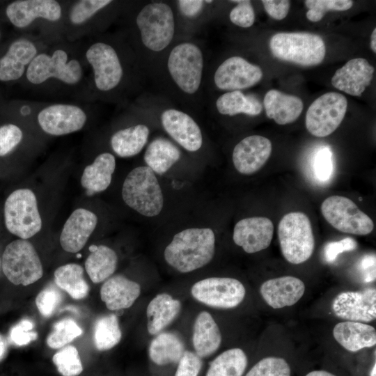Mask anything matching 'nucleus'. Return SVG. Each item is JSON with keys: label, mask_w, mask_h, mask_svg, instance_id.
Segmentation results:
<instances>
[{"label": "nucleus", "mask_w": 376, "mask_h": 376, "mask_svg": "<svg viewBox=\"0 0 376 376\" xmlns=\"http://www.w3.org/2000/svg\"><path fill=\"white\" fill-rule=\"evenodd\" d=\"M335 340L349 352H356L376 344L375 329L368 324L345 321L335 325L333 329Z\"/></svg>", "instance_id": "obj_27"}, {"label": "nucleus", "mask_w": 376, "mask_h": 376, "mask_svg": "<svg viewBox=\"0 0 376 376\" xmlns=\"http://www.w3.org/2000/svg\"><path fill=\"white\" fill-rule=\"evenodd\" d=\"M203 361L195 352L185 351L178 363L174 376H198Z\"/></svg>", "instance_id": "obj_49"}, {"label": "nucleus", "mask_w": 376, "mask_h": 376, "mask_svg": "<svg viewBox=\"0 0 376 376\" xmlns=\"http://www.w3.org/2000/svg\"><path fill=\"white\" fill-rule=\"evenodd\" d=\"M38 123L47 134L62 136L77 132L84 126L87 116L79 107L70 104H54L42 109Z\"/></svg>", "instance_id": "obj_14"}, {"label": "nucleus", "mask_w": 376, "mask_h": 376, "mask_svg": "<svg viewBox=\"0 0 376 376\" xmlns=\"http://www.w3.org/2000/svg\"><path fill=\"white\" fill-rule=\"evenodd\" d=\"M161 120L165 131L185 150L195 152L202 146L201 129L188 114L169 109L162 113Z\"/></svg>", "instance_id": "obj_22"}, {"label": "nucleus", "mask_w": 376, "mask_h": 376, "mask_svg": "<svg viewBox=\"0 0 376 376\" xmlns=\"http://www.w3.org/2000/svg\"><path fill=\"white\" fill-rule=\"evenodd\" d=\"M7 352V344L5 338L0 335V361L4 358Z\"/></svg>", "instance_id": "obj_55"}, {"label": "nucleus", "mask_w": 376, "mask_h": 376, "mask_svg": "<svg viewBox=\"0 0 376 376\" xmlns=\"http://www.w3.org/2000/svg\"><path fill=\"white\" fill-rule=\"evenodd\" d=\"M86 58L92 67L94 82L100 91H109L120 82L123 71L116 50L109 45L97 42L86 50Z\"/></svg>", "instance_id": "obj_13"}, {"label": "nucleus", "mask_w": 376, "mask_h": 376, "mask_svg": "<svg viewBox=\"0 0 376 376\" xmlns=\"http://www.w3.org/2000/svg\"><path fill=\"white\" fill-rule=\"evenodd\" d=\"M97 217L93 212L78 208L74 210L65 222L59 241L63 249L77 253L83 249L94 231Z\"/></svg>", "instance_id": "obj_21"}, {"label": "nucleus", "mask_w": 376, "mask_h": 376, "mask_svg": "<svg viewBox=\"0 0 376 376\" xmlns=\"http://www.w3.org/2000/svg\"><path fill=\"white\" fill-rule=\"evenodd\" d=\"M136 22L142 42L152 51L163 50L173 38V13L171 7L164 3L147 4L139 13Z\"/></svg>", "instance_id": "obj_7"}, {"label": "nucleus", "mask_w": 376, "mask_h": 376, "mask_svg": "<svg viewBox=\"0 0 376 376\" xmlns=\"http://www.w3.org/2000/svg\"><path fill=\"white\" fill-rule=\"evenodd\" d=\"M274 234L272 221L264 217H252L240 220L233 229V239L235 244L248 253L267 249Z\"/></svg>", "instance_id": "obj_18"}, {"label": "nucleus", "mask_w": 376, "mask_h": 376, "mask_svg": "<svg viewBox=\"0 0 376 376\" xmlns=\"http://www.w3.org/2000/svg\"><path fill=\"white\" fill-rule=\"evenodd\" d=\"M91 253L85 261V269L91 279L98 283L108 279L117 267L118 256L110 247L105 245L92 246Z\"/></svg>", "instance_id": "obj_32"}, {"label": "nucleus", "mask_w": 376, "mask_h": 376, "mask_svg": "<svg viewBox=\"0 0 376 376\" xmlns=\"http://www.w3.org/2000/svg\"><path fill=\"white\" fill-rule=\"evenodd\" d=\"M204 2H206V3H212V1H204Z\"/></svg>", "instance_id": "obj_58"}, {"label": "nucleus", "mask_w": 376, "mask_h": 376, "mask_svg": "<svg viewBox=\"0 0 376 376\" xmlns=\"http://www.w3.org/2000/svg\"><path fill=\"white\" fill-rule=\"evenodd\" d=\"M278 236L282 254L288 262L301 264L312 256L315 240L306 214L292 212L284 215L278 226Z\"/></svg>", "instance_id": "obj_4"}, {"label": "nucleus", "mask_w": 376, "mask_h": 376, "mask_svg": "<svg viewBox=\"0 0 376 376\" xmlns=\"http://www.w3.org/2000/svg\"><path fill=\"white\" fill-rule=\"evenodd\" d=\"M370 376H376V363L375 362L374 363V365L370 370Z\"/></svg>", "instance_id": "obj_57"}, {"label": "nucleus", "mask_w": 376, "mask_h": 376, "mask_svg": "<svg viewBox=\"0 0 376 376\" xmlns=\"http://www.w3.org/2000/svg\"><path fill=\"white\" fill-rule=\"evenodd\" d=\"M313 169L315 176L320 181H327L332 175L334 165L332 153L328 147H322L314 155Z\"/></svg>", "instance_id": "obj_45"}, {"label": "nucleus", "mask_w": 376, "mask_h": 376, "mask_svg": "<svg viewBox=\"0 0 376 376\" xmlns=\"http://www.w3.org/2000/svg\"><path fill=\"white\" fill-rule=\"evenodd\" d=\"M58 371L63 376H77L83 371V366L77 348L67 345L52 357Z\"/></svg>", "instance_id": "obj_40"}, {"label": "nucleus", "mask_w": 376, "mask_h": 376, "mask_svg": "<svg viewBox=\"0 0 376 376\" xmlns=\"http://www.w3.org/2000/svg\"><path fill=\"white\" fill-rule=\"evenodd\" d=\"M83 76L81 63L77 59L68 61V55L63 49L54 51L52 55L38 54L26 70L27 80L38 85L54 78L64 84L74 85L79 83Z\"/></svg>", "instance_id": "obj_8"}, {"label": "nucleus", "mask_w": 376, "mask_h": 376, "mask_svg": "<svg viewBox=\"0 0 376 376\" xmlns=\"http://www.w3.org/2000/svg\"><path fill=\"white\" fill-rule=\"evenodd\" d=\"M6 14L14 26L23 29L38 18L58 21L62 15V8L55 0H17L8 5Z\"/></svg>", "instance_id": "obj_17"}, {"label": "nucleus", "mask_w": 376, "mask_h": 376, "mask_svg": "<svg viewBox=\"0 0 376 376\" xmlns=\"http://www.w3.org/2000/svg\"><path fill=\"white\" fill-rule=\"evenodd\" d=\"M185 352L182 340L172 332L157 334L148 348L150 360L157 366L178 363Z\"/></svg>", "instance_id": "obj_31"}, {"label": "nucleus", "mask_w": 376, "mask_h": 376, "mask_svg": "<svg viewBox=\"0 0 376 376\" xmlns=\"http://www.w3.org/2000/svg\"><path fill=\"white\" fill-rule=\"evenodd\" d=\"M140 293L139 284L123 275L109 277L100 289L101 299L111 311L130 308L139 297Z\"/></svg>", "instance_id": "obj_25"}, {"label": "nucleus", "mask_w": 376, "mask_h": 376, "mask_svg": "<svg viewBox=\"0 0 376 376\" xmlns=\"http://www.w3.org/2000/svg\"><path fill=\"white\" fill-rule=\"evenodd\" d=\"M181 310L180 301L169 294L156 295L146 309L147 329L150 334L161 333L178 315Z\"/></svg>", "instance_id": "obj_29"}, {"label": "nucleus", "mask_w": 376, "mask_h": 376, "mask_svg": "<svg viewBox=\"0 0 376 376\" xmlns=\"http://www.w3.org/2000/svg\"><path fill=\"white\" fill-rule=\"evenodd\" d=\"M4 222L7 230L19 239L27 240L42 228V219L33 191L27 188L13 191L6 198Z\"/></svg>", "instance_id": "obj_5"}, {"label": "nucleus", "mask_w": 376, "mask_h": 376, "mask_svg": "<svg viewBox=\"0 0 376 376\" xmlns=\"http://www.w3.org/2000/svg\"><path fill=\"white\" fill-rule=\"evenodd\" d=\"M0 36H1V33H0Z\"/></svg>", "instance_id": "obj_59"}, {"label": "nucleus", "mask_w": 376, "mask_h": 376, "mask_svg": "<svg viewBox=\"0 0 376 376\" xmlns=\"http://www.w3.org/2000/svg\"><path fill=\"white\" fill-rule=\"evenodd\" d=\"M93 336L95 345L100 351L116 346L122 337L117 316L109 314L99 318L95 323Z\"/></svg>", "instance_id": "obj_38"}, {"label": "nucleus", "mask_w": 376, "mask_h": 376, "mask_svg": "<svg viewBox=\"0 0 376 376\" xmlns=\"http://www.w3.org/2000/svg\"><path fill=\"white\" fill-rule=\"evenodd\" d=\"M370 48L374 53H376V29L375 28L370 36Z\"/></svg>", "instance_id": "obj_56"}, {"label": "nucleus", "mask_w": 376, "mask_h": 376, "mask_svg": "<svg viewBox=\"0 0 376 376\" xmlns=\"http://www.w3.org/2000/svg\"><path fill=\"white\" fill-rule=\"evenodd\" d=\"M23 138L22 130L16 125L6 124L0 126V157L12 152Z\"/></svg>", "instance_id": "obj_46"}, {"label": "nucleus", "mask_w": 376, "mask_h": 376, "mask_svg": "<svg viewBox=\"0 0 376 376\" xmlns=\"http://www.w3.org/2000/svg\"><path fill=\"white\" fill-rule=\"evenodd\" d=\"M37 54V48L32 41L21 38L13 42L0 58V81H10L21 78Z\"/></svg>", "instance_id": "obj_24"}, {"label": "nucleus", "mask_w": 376, "mask_h": 376, "mask_svg": "<svg viewBox=\"0 0 376 376\" xmlns=\"http://www.w3.org/2000/svg\"><path fill=\"white\" fill-rule=\"evenodd\" d=\"M230 1L237 3L229 15L231 22L242 28L251 26L255 22V12L251 1L249 0Z\"/></svg>", "instance_id": "obj_47"}, {"label": "nucleus", "mask_w": 376, "mask_h": 376, "mask_svg": "<svg viewBox=\"0 0 376 376\" xmlns=\"http://www.w3.org/2000/svg\"><path fill=\"white\" fill-rule=\"evenodd\" d=\"M269 49L276 58L304 67L320 64L326 54L321 36L309 32H279L272 36Z\"/></svg>", "instance_id": "obj_2"}, {"label": "nucleus", "mask_w": 376, "mask_h": 376, "mask_svg": "<svg viewBox=\"0 0 376 376\" xmlns=\"http://www.w3.org/2000/svg\"><path fill=\"white\" fill-rule=\"evenodd\" d=\"M245 376H291V368L283 358L267 357L253 366Z\"/></svg>", "instance_id": "obj_42"}, {"label": "nucleus", "mask_w": 376, "mask_h": 376, "mask_svg": "<svg viewBox=\"0 0 376 376\" xmlns=\"http://www.w3.org/2000/svg\"><path fill=\"white\" fill-rule=\"evenodd\" d=\"M115 169L114 156L109 152L101 153L92 164L85 167L81 185L91 194L103 191L110 185Z\"/></svg>", "instance_id": "obj_30"}, {"label": "nucleus", "mask_w": 376, "mask_h": 376, "mask_svg": "<svg viewBox=\"0 0 376 376\" xmlns=\"http://www.w3.org/2000/svg\"><path fill=\"white\" fill-rule=\"evenodd\" d=\"M82 333V329L73 319L65 318L54 324L52 331L47 336V343L51 348L58 349L72 342Z\"/></svg>", "instance_id": "obj_39"}, {"label": "nucleus", "mask_w": 376, "mask_h": 376, "mask_svg": "<svg viewBox=\"0 0 376 376\" xmlns=\"http://www.w3.org/2000/svg\"><path fill=\"white\" fill-rule=\"evenodd\" d=\"M247 364L245 352L240 348H231L212 361L205 376H243Z\"/></svg>", "instance_id": "obj_37"}, {"label": "nucleus", "mask_w": 376, "mask_h": 376, "mask_svg": "<svg viewBox=\"0 0 376 376\" xmlns=\"http://www.w3.org/2000/svg\"><path fill=\"white\" fill-rule=\"evenodd\" d=\"M34 323L32 320L24 318L12 327L9 334V339L17 346L26 345L35 340L38 334L33 331Z\"/></svg>", "instance_id": "obj_48"}, {"label": "nucleus", "mask_w": 376, "mask_h": 376, "mask_svg": "<svg viewBox=\"0 0 376 376\" xmlns=\"http://www.w3.org/2000/svg\"><path fill=\"white\" fill-rule=\"evenodd\" d=\"M111 3L110 0H81L71 8L68 17L75 25L84 24L97 12Z\"/></svg>", "instance_id": "obj_43"}, {"label": "nucleus", "mask_w": 376, "mask_h": 376, "mask_svg": "<svg viewBox=\"0 0 376 376\" xmlns=\"http://www.w3.org/2000/svg\"><path fill=\"white\" fill-rule=\"evenodd\" d=\"M180 151L173 143L164 138H157L148 146L144 161L154 173H165L180 158Z\"/></svg>", "instance_id": "obj_34"}, {"label": "nucleus", "mask_w": 376, "mask_h": 376, "mask_svg": "<svg viewBox=\"0 0 376 376\" xmlns=\"http://www.w3.org/2000/svg\"><path fill=\"white\" fill-rule=\"evenodd\" d=\"M204 1L202 0H180L178 4L181 13L189 17H193L199 14L203 9Z\"/></svg>", "instance_id": "obj_52"}, {"label": "nucleus", "mask_w": 376, "mask_h": 376, "mask_svg": "<svg viewBox=\"0 0 376 376\" xmlns=\"http://www.w3.org/2000/svg\"><path fill=\"white\" fill-rule=\"evenodd\" d=\"M321 212L326 221L342 233L366 235L374 228L373 220L347 197L327 198L322 203Z\"/></svg>", "instance_id": "obj_11"}, {"label": "nucleus", "mask_w": 376, "mask_h": 376, "mask_svg": "<svg viewBox=\"0 0 376 376\" xmlns=\"http://www.w3.org/2000/svg\"><path fill=\"white\" fill-rule=\"evenodd\" d=\"M0 264H1V261H0Z\"/></svg>", "instance_id": "obj_60"}, {"label": "nucleus", "mask_w": 376, "mask_h": 376, "mask_svg": "<svg viewBox=\"0 0 376 376\" xmlns=\"http://www.w3.org/2000/svg\"><path fill=\"white\" fill-rule=\"evenodd\" d=\"M221 343V334L212 316L207 311L196 317L192 334L195 353L201 359L214 354Z\"/></svg>", "instance_id": "obj_28"}, {"label": "nucleus", "mask_w": 376, "mask_h": 376, "mask_svg": "<svg viewBox=\"0 0 376 376\" xmlns=\"http://www.w3.org/2000/svg\"><path fill=\"white\" fill-rule=\"evenodd\" d=\"M54 282L72 298L81 299L89 292V285L84 276L82 267L76 263H68L58 267L54 273Z\"/></svg>", "instance_id": "obj_35"}, {"label": "nucleus", "mask_w": 376, "mask_h": 376, "mask_svg": "<svg viewBox=\"0 0 376 376\" xmlns=\"http://www.w3.org/2000/svg\"><path fill=\"white\" fill-rule=\"evenodd\" d=\"M262 69L240 56L226 59L216 70L214 81L221 90L239 91L258 84L263 78Z\"/></svg>", "instance_id": "obj_15"}, {"label": "nucleus", "mask_w": 376, "mask_h": 376, "mask_svg": "<svg viewBox=\"0 0 376 376\" xmlns=\"http://www.w3.org/2000/svg\"><path fill=\"white\" fill-rule=\"evenodd\" d=\"M260 292L265 302L277 309L295 304L304 295L305 285L297 277L284 276L265 281Z\"/></svg>", "instance_id": "obj_23"}, {"label": "nucleus", "mask_w": 376, "mask_h": 376, "mask_svg": "<svg viewBox=\"0 0 376 376\" xmlns=\"http://www.w3.org/2000/svg\"><path fill=\"white\" fill-rule=\"evenodd\" d=\"M306 376H336L334 374L324 370H315L308 373Z\"/></svg>", "instance_id": "obj_54"}, {"label": "nucleus", "mask_w": 376, "mask_h": 376, "mask_svg": "<svg viewBox=\"0 0 376 376\" xmlns=\"http://www.w3.org/2000/svg\"><path fill=\"white\" fill-rule=\"evenodd\" d=\"M306 7L308 9L306 18L312 22L320 21L329 11H345L351 8L353 1L350 0H306Z\"/></svg>", "instance_id": "obj_41"}, {"label": "nucleus", "mask_w": 376, "mask_h": 376, "mask_svg": "<svg viewBox=\"0 0 376 376\" xmlns=\"http://www.w3.org/2000/svg\"><path fill=\"white\" fill-rule=\"evenodd\" d=\"M149 133L148 127L142 124L118 130L111 138V146L113 152L120 157L134 156L146 145Z\"/></svg>", "instance_id": "obj_33"}, {"label": "nucleus", "mask_w": 376, "mask_h": 376, "mask_svg": "<svg viewBox=\"0 0 376 376\" xmlns=\"http://www.w3.org/2000/svg\"><path fill=\"white\" fill-rule=\"evenodd\" d=\"M62 299L60 290L56 286L49 285L38 293L36 304L42 316L49 318L54 313Z\"/></svg>", "instance_id": "obj_44"}, {"label": "nucleus", "mask_w": 376, "mask_h": 376, "mask_svg": "<svg viewBox=\"0 0 376 376\" xmlns=\"http://www.w3.org/2000/svg\"><path fill=\"white\" fill-rule=\"evenodd\" d=\"M215 236L209 228H191L176 233L166 247V262L181 273H188L208 264L214 257Z\"/></svg>", "instance_id": "obj_1"}, {"label": "nucleus", "mask_w": 376, "mask_h": 376, "mask_svg": "<svg viewBox=\"0 0 376 376\" xmlns=\"http://www.w3.org/2000/svg\"><path fill=\"white\" fill-rule=\"evenodd\" d=\"M263 104L267 116L281 125L295 122L304 108L302 100L297 96L275 89L266 93Z\"/></svg>", "instance_id": "obj_26"}, {"label": "nucleus", "mask_w": 376, "mask_h": 376, "mask_svg": "<svg viewBox=\"0 0 376 376\" xmlns=\"http://www.w3.org/2000/svg\"><path fill=\"white\" fill-rule=\"evenodd\" d=\"M347 108L346 97L336 92L326 93L309 106L305 125L310 134L325 137L332 134L342 123Z\"/></svg>", "instance_id": "obj_10"}, {"label": "nucleus", "mask_w": 376, "mask_h": 376, "mask_svg": "<svg viewBox=\"0 0 376 376\" xmlns=\"http://www.w3.org/2000/svg\"><path fill=\"white\" fill-rule=\"evenodd\" d=\"M272 145L269 139L251 135L240 141L233 151V162L236 170L244 175L259 171L271 155Z\"/></svg>", "instance_id": "obj_19"}, {"label": "nucleus", "mask_w": 376, "mask_h": 376, "mask_svg": "<svg viewBox=\"0 0 376 376\" xmlns=\"http://www.w3.org/2000/svg\"><path fill=\"white\" fill-rule=\"evenodd\" d=\"M332 309L338 318L347 321H373L376 318V290L367 288L340 292L334 298Z\"/></svg>", "instance_id": "obj_16"}, {"label": "nucleus", "mask_w": 376, "mask_h": 376, "mask_svg": "<svg viewBox=\"0 0 376 376\" xmlns=\"http://www.w3.org/2000/svg\"><path fill=\"white\" fill-rule=\"evenodd\" d=\"M374 72V67L366 59L352 58L335 72L331 82L336 89L360 97L370 84Z\"/></svg>", "instance_id": "obj_20"}, {"label": "nucleus", "mask_w": 376, "mask_h": 376, "mask_svg": "<svg viewBox=\"0 0 376 376\" xmlns=\"http://www.w3.org/2000/svg\"><path fill=\"white\" fill-rule=\"evenodd\" d=\"M360 270L366 282L375 279V256H366L360 262Z\"/></svg>", "instance_id": "obj_53"}, {"label": "nucleus", "mask_w": 376, "mask_h": 376, "mask_svg": "<svg viewBox=\"0 0 376 376\" xmlns=\"http://www.w3.org/2000/svg\"><path fill=\"white\" fill-rule=\"evenodd\" d=\"M262 3L267 13L276 20L283 19L290 10V2L288 0H263Z\"/></svg>", "instance_id": "obj_51"}, {"label": "nucleus", "mask_w": 376, "mask_h": 376, "mask_svg": "<svg viewBox=\"0 0 376 376\" xmlns=\"http://www.w3.org/2000/svg\"><path fill=\"white\" fill-rule=\"evenodd\" d=\"M125 204L148 217L158 215L164 205V196L155 173L147 166L132 169L122 187Z\"/></svg>", "instance_id": "obj_3"}, {"label": "nucleus", "mask_w": 376, "mask_h": 376, "mask_svg": "<svg viewBox=\"0 0 376 376\" xmlns=\"http://www.w3.org/2000/svg\"><path fill=\"white\" fill-rule=\"evenodd\" d=\"M167 66L176 85L185 93L193 94L201 85L203 56L200 48L191 42L176 45L171 52Z\"/></svg>", "instance_id": "obj_9"}, {"label": "nucleus", "mask_w": 376, "mask_h": 376, "mask_svg": "<svg viewBox=\"0 0 376 376\" xmlns=\"http://www.w3.org/2000/svg\"><path fill=\"white\" fill-rule=\"evenodd\" d=\"M357 247V242L354 239L351 237H346L339 241L329 242L324 247L323 254L324 260L327 263H332L336 260L338 254L345 251H353Z\"/></svg>", "instance_id": "obj_50"}, {"label": "nucleus", "mask_w": 376, "mask_h": 376, "mask_svg": "<svg viewBox=\"0 0 376 376\" xmlns=\"http://www.w3.org/2000/svg\"><path fill=\"white\" fill-rule=\"evenodd\" d=\"M198 301L217 308H233L244 300L246 290L237 279L230 277H210L195 283L191 289Z\"/></svg>", "instance_id": "obj_12"}, {"label": "nucleus", "mask_w": 376, "mask_h": 376, "mask_svg": "<svg viewBox=\"0 0 376 376\" xmlns=\"http://www.w3.org/2000/svg\"><path fill=\"white\" fill-rule=\"evenodd\" d=\"M218 111L222 115L235 116L244 113L258 116L263 106L260 101L252 95H246L240 91H233L222 94L216 101Z\"/></svg>", "instance_id": "obj_36"}, {"label": "nucleus", "mask_w": 376, "mask_h": 376, "mask_svg": "<svg viewBox=\"0 0 376 376\" xmlns=\"http://www.w3.org/2000/svg\"><path fill=\"white\" fill-rule=\"evenodd\" d=\"M1 267L6 278L17 285L32 284L43 275L40 259L27 240L17 239L6 246L2 255Z\"/></svg>", "instance_id": "obj_6"}]
</instances>
